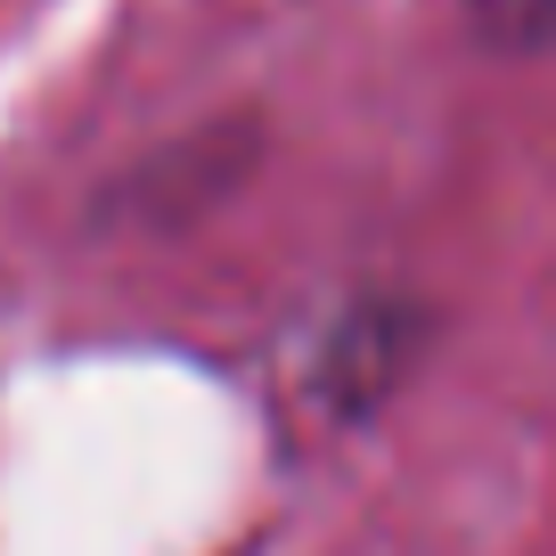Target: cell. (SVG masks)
<instances>
[{"instance_id": "cell-1", "label": "cell", "mask_w": 556, "mask_h": 556, "mask_svg": "<svg viewBox=\"0 0 556 556\" xmlns=\"http://www.w3.org/2000/svg\"><path fill=\"white\" fill-rule=\"evenodd\" d=\"M491 17H500L507 34H548V25H556V0H491Z\"/></svg>"}]
</instances>
